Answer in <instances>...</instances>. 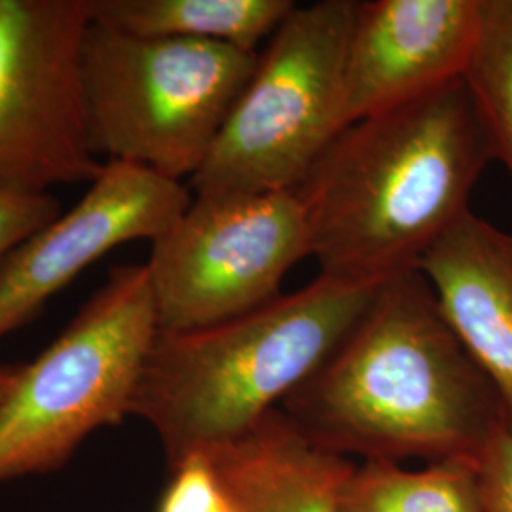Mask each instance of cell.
I'll return each instance as SVG.
<instances>
[{
    "instance_id": "obj_1",
    "label": "cell",
    "mask_w": 512,
    "mask_h": 512,
    "mask_svg": "<svg viewBox=\"0 0 512 512\" xmlns=\"http://www.w3.org/2000/svg\"><path fill=\"white\" fill-rule=\"evenodd\" d=\"M279 410L313 446L353 461L482 459L505 425L494 387L418 268L376 287L346 338Z\"/></svg>"
},
{
    "instance_id": "obj_2",
    "label": "cell",
    "mask_w": 512,
    "mask_h": 512,
    "mask_svg": "<svg viewBox=\"0 0 512 512\" xmlns=\"http://www.w3.org/2000/svg\"><path fill=\"white\" fill-rule=\"evenodd\" d=\"M494 160L463 78L342 129L294 188L319 275L382 283L416 270L471 213Z\"/></svg>"
},
{
    "instance_id": "obj_3",
    "label": "cell",
    "mask_w": 512,
    "mask_h": 512,
    "mask_svg": "<svg viewBox=\"0 0 512 512\" xmlns=\"http://www.w3.org/2000/svg\"><path fill=\"white\" fill-rule=\"evenodd\" d=\"M378 285L319 275L217 325L158 330L131 416L152 427L169 469L241 439L327 361Z\"/></svg>"
},
{
    "instance_id": "obj_4",
    "label": "cell",
    "mask_w": 512,
    "mask_h": 512,
    "mask_svg": "<svg viewBox=\"0 0 512 512\" xmlns=\"http://www.w3.org/2000/svg\"><path fill=\"white\" fill-rule=\"evenodd\" d=\"M258 52L129 35L90 21L80 52L88 143L107 162L194 177L255 73Z\"/></svg>"
},
{
    "instance_id": "obj_5",
    "label": "cell",
    "mask_w": 512,
    "mask_h": 512,
    "mask_svg": "<svg viewBox=\"0 0 512 512\" xmlns=\"http://www.w3.org/2000/svg\"><path fill=\"white\" fill-rule=\"evenodd\" d=\"M158 313L147 264L110 270L73 323L0 403V484L67 463L101 427L131 416Z\"/></svg>"
},
{
    "instance_id": "obj_6",
    "label": "cell",
    "mask_w": 512,
    "mask_h": 512,
    "mask_svg": "<svg viewBox=\"0 0 512 512\" xmlns=\"http://www.w3.org/2000/svg\"><path fill=\"white\" fill-rule=\"evenodd\" d=\"M355 0L298 6L279 25L202 169L196 196L294 190L342 131Z\"/></svg>"
},
{
    "instance_id": "obj_7",
    "label": "cell",
    "mask_w": 512,
    "mask_h": 512,
    "mask_svg": "<svg viewBox=\"0 0 512 512\" xmlns=\"http://www.w3.org/2000/svg\"><path fill=\"white\" fill-rule=\"evenodd\" d=\"M310 253V232L294 190L194 196L152 243L148 277L158 327L203 329L281 296V285Z\"/></svg>"
},
{
    "instance_id": "obj_8",
    "label": "cell",
    "mask_w": 512,
    "mask_h": 512,
    "mask_svg": "<svg viewBox=\"0 0 512 512\" xmlns=\"http://www.w3.org/2000/svg\"><path fill=\"white\" fill-rule=\"evenodd\" d=\"M90 21V0H0V190L50 192L101 175L80 88Z\"/></svg>"
},
{
    "instance_id": "obj_9",
    "label": "cell",
    "mask_w": 512,
    "mask_h": 512,
    "mask_svg": "<svg viewBox=\"0 0 512 512\" xmlns=\"http://www.w3.org/2000/svg\"><path fill=\"white\" fill-rule=\"evenodd\" d=\"M192 200L183 183L148 167L105 162L71 211L0 262V340L112 249L164 236Z\"/></svg>"
},
{
    "instance_id": "obj_10",
    "label": "cell",
    "mask_w": 512,
    "mask_h": 512,
    "mask_svg": "<svg viewBox=\"0 0 512 512\" xmlns=\"http://www.w3.org/2000/svg\"><path fill=\"white\" fill-rule=\"evenodd\" d=\"M480 29V0L357 2L342 82V129L458 82Z\"/></svg>"
},
{
    "instance_id": "obj_11",
    "label": "cell",
    "mask_w": 512,
    "mask_h": 512,
    "mask_svg": "<svg viewBox=\"0 0 512 512\" xmlns=\"http://www.w3.org/2000/svg\"><path fill=\"white\" fill-rule=\"evenodd\" d=\"M512 431V236L467 213L418 266Z\"/></svg>"
},
{
    "instance_id": "obj_12",
    "label": "cell",
    "mask_w": 512,
    "mask_h": 512,
    "mask_svg": "<svg viewBox=\"0 0 512 512\" xmlns=\"http://www.w3.org/2000/svg\"><path fill=\"white\" fill-rule=\"evenodd\" d=\"M207 456L241 512H338L357 463L313 446L279 408Z\"/></svg>"
},
{
    "instance_id": "obj_13",
    "label": "cell",
    "mask_w": 512,
    "mask_h": 512,
    "mask_svg": "<svg viewBox=\"0 0 512 512\" xmlns=\"http://www.w3.org/2000/svg\"><path fill=\"white\" fill-rule=\"evenodd\" d=\"M293 0H90L92 21L141 37L186 38L258 52Z\"/></svg>"
},
{
    "instance_id": "obj_14",
    "label": "cell",
    "mask_w": 512,
    "mask_h": 512,
    "mask_svg": "<svg viewBox=\"0 0 512 512\" xmlns=\"http://www.w3.org/2000/svg\"><path fill=\"white\" fill-rule=\"evenodd\" d=\"M338 512H486L482 459H446L421 469L355 463Z\"/></svg>"
},
{
    "instance_id": "obj_15",
    "label": "cell",
    "mask_w": 512,
    "mask_h": 512,
    "mask_svg": "<svg viewBox=\"0 0 512 512\" xmlns=\"http://www.w3.org/2000/svg\"><path fill=\"white\" fill-rule=\"evenodd\" d=\"M463 80L512 179V0H480V29Z\"/></svg>"
},
{
    "instance_id": "obj_16",
    "label": "cell",
    "mask_w": 512,
    "mask_h": 512,
    "mask_svg": "<svg viewBox=\"0 0 512 512\" xmlns=\"http://www.w3.org/2000/svg\"><path fill=\"white\" fill-rule=\"evenodd\" d=\"M171 471L156 512H222L230 499L207 454L183 459Z\"/></svg>"
},
{
    "instance_id": "obj_17",
    "label": "cell",
    "mask_w": 512,
    "mask_h": 512,
    "mask_svg": "<svg viewBox=\"0 0 512 512\" xmlns=\"http://www.w3.org/2000/svg\"><path fill=\"white\" fill-rule=\"evenodd\" d=\"M61 215L63 207L50 192L0 190V262Z\"/></svg>"
},
{
    "instance_id": "obj_18",
    "label": "cell",
    "mask_w": 512,
    "mask_h": 512,
    "mask_svg": "<svg viewBox=\"0 0 512 512\" xmlns=\"http://www.w3.org/2000/svg\"><path fill=\"white\" fill-rule=\"evenodd\" d=\"M486 512H512V431L503 425L482 456Z\"/></svg>"
},
{
    "instance_id": "obj_19",
    "label": "cell",
    "mask_w": 512,
    "mask_h": 512,
    "mask_svg": "<svg viewBox=\"0 0 512 512\" xmlns=\"http://www.w3.org/2000/svg\"><path fill=\"white\" fill-rule=\"evenodd\" d=\"M19 366L0 365V403L10 393L12 385L18 378Z\"/></svg>"
},
{
    "instance_id": "obj_20",
    "label": "cell",
    "mask_w": 512,
    "mask_h": 512,
    "mask_svg": "<svg viewBox=\"0 0 512 512\" xmlns=\"http://www.w3.org/2000/svg\"><path fill=\"white\" fill-rule=\"evenodd\" d=\"M222 512H241L239 511L238 507H236V505H234V503H232V501H230V503H228V507H226V509H224V511Z\"/></svg>"
}]
</instances>
